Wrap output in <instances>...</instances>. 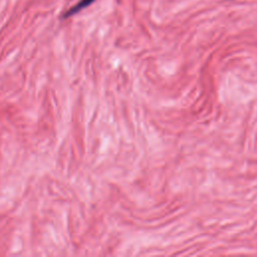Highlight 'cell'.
Segmentation results:
<instances>
[{
    "label": "cell",
    "instance_id": "obj_1",
    "mask_svg": "<svg viewBox=\"0 0 257 257\" xmlns=\"http://www.w3.org/2000/svg\"><path fill=\"white\" fill-rule=\"evenodd\" d=\"M94 1H95V0H80L73 8H71L70 10H68V12L65 14V16H70V15H72V14H74V13L80 11L81 9L87 7L88 5H90V4H91L92 2H94Z\"/></svg>",
    "mask_w": 257,
    "mask_h": 257
}]
</instances>
